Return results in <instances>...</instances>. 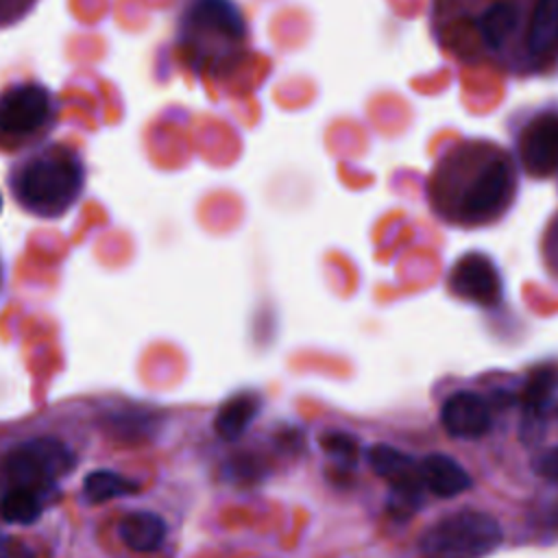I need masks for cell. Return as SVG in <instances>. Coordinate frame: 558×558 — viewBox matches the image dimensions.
<instances>
[{
  "label": "cell",
  "mask_w": 558,
  "mask_h": 558,
  "mask_svg": "<svg viewBox=\"0 0 558 558\" xmlns=\"http://www.w3.org/2000/svg\"><path fill=\"white\" fill-rule=\"evenodd\" d=\"M519 163L495 140L466 137L436 157L425 196L432 214L453 229H484L501 222L519 196Z\"/></svg>",
  "instance_id": "cell-1"
},
{
  "label": "cell",
  "mask_w": 558,
  "mask_h": 558,
  "mask_svg": "<svg viewBox=\"0 0 558 558\" xmlns=\"http://www.w3.org/2000/svg\"><path fill=\"white\" fill-rule=\"evenodd\" d=\"M534 0H432L429 31L462 65L490 63L525 78Z\"/></svg>",
  "instance_id": "cell-2"
},
{
  "label": "cell",
  "mask_w": 558,
  "mask_h": 558,
  "mask_svg": "<svg viewBox=\"0 0 558 558\" xmlns=\"http://www.w3.org/2000/svg\"><path fill=\"white\" fill-rule=\"evenodd\" d=\"M177 48L196 76L220 78L251 50V28L235 0H185L177 13Z\"/></svg>",
  "instance_id": "cell-3"
},
{
  "label": "cell",
  "mask_w": 558,
  "mask_h": 558,
  "mask_svg": "<svg viewBox=\"0 0 558 558\" xmlns=\"http://www.w3.org/2000/svg\"><path fill=\"white\" fill-rule=\"evenodd\" d=\"M17 207L35 218L65 216L83 196L87 168L83 155L70 144L44 142L22 153L7 174Z\"/></svg>",
  "instance_id": "cell-4"
},
{
  "label": "cell",
  "mask_w": 558,
  "mask_h": 558,
  "mask_svg": "<svg viewBox=\"0 0 558 558\" xmlns=\"http://www.w3.org/2000/svg\"><path fill=\"white\" fill-rule=\"evenodd\" d=\"M59 122V100L37 81H20L0 89V150L26 153L48 140Z\"/></svg>",
  "instance_id": "cell-5"
},
{
  "label": "cell",
  "mask_w": 558,
  "mask_h": 558,
  "mask_svg": "<svg viewBox=\"0 0 558 558\" xmlns=\"http://www.w3.org/2000/svg\"><path fill=\"white\" fill-rule=\"evenodd\" d=\"M76 466V453L59 438L37 436L7 449L0 458V480L9 488H26L41 495Z\"/></svg>",
  "instance_id": "cell-6"
},
{
  "label": "cell",
  "mask_w": 558,
  "mask_h": 558,
  "mask_svg": "<svg viewBox=\"0 0 558 558\" xmlns=\"http://www.w3.org/2000/svg\"><path fill=\"white\" fill-rule=\"evenodd\" d=\"M519 168L536 181L558 177V102L523 107L508 120Z\"/></svg>",
  "instance_id": "cell-7"
},
{
  "label": "cell",
  "mask_w": 558,
  "mask_h": 558,
  "mask_svg": "<svg viewBox=\"0 0 558 558\" xmlns=\"http://www.w3.org/2000/svg\"><path fill=\"white\" fill-rule=\"evenodd\" d=\"M504 541L495 517L480 510H460L432 523L418 538L425 558H484Z\"/></svg>",
  "instance_id": "cell-8"
},
{
  "label": "cell",
  "mask_w": 558,
  "mask_h": 558,
  "mask_svg": "<svg viewBox=\"0 0 558 558\" xmlns=\"http://www.w3.org/2000/svg\"><path fill=\"white\" fill-rule=\"evenodd\" d=\"M451 296L477 307H495L504 301V277L497 262L482 251H466L447 270Z\"/></svg>",
  "instance_id": "cell-9"
},
{
  "label": "cell",
  "mask_w": 558,
  "mask_h": 558,
  "mask_svg": "<svg viewBox=\"0 0 558 558\" xmlns=\"http://www.w3.org/2000/svg\"><path fill=\"white\" fill-rule=\"evenodd\" d=\"M366 460L379 477L388 480L392 488V499H390L392 508L403 510L416 504L423 490V477H421V466L410 456H405L403 451L390 445H373L366 451Z\"/></svg>",
  "instance_id": "cell-10"
},
{
  "label": "cell",
  "mask_w": 558,
  "mask_h": 558,
  "mask_svg": "<svg viewBox=\"0 0 558 558\" xmlns=\"http://www.w3.org/2000/svg\"><path fill=\"white\" fill-rule=\"evenodd\" d=\"M558 72V0H534L525 78Z\"/></svg>",
  "instance_id": "cell-11"
},
{
  "label": "cell",
  "mask_w": 558,
  "mask_h": 558,
  "mask_svg": "<svg viewBox=\"0 0 558 558\" xmlns=\"http://www.w3.org/2000/svg\"><path fill=\"white\" fill-rule=\"evenodd\" d=\"M445 429L456 438H477L488 432L490 414L484 399L475 392H453L440 412Z\"/></svg>",
  "instance_id": "cell-12"
},
{
  "label": "cell",
  "mask_w": 558,
  "mask_h": 558,
  "mask_svg": "<svg viewBox=\"0 0 558 558\" xmlns=\"http://www.w3.org/2000/svg\"><path fill=\"white\" fill-rule=\"evenodd\" d=\"M159 427H161V416L144 408L113 410L102 416L105 434L126 445H140L150 440L159 432Z\"/></svg>",
  "instance_id": "cell-13"
},
{
  "label": "cell",
  "mask_w": 558,
  "mask_h": 558,
  "mask_svg": "<svg viewBox=\"0 0 558 558\" xmlns=\"http://www.w3.org/2000/svg\"><path fill=\"white\" fill-rule=\"evenodd\" d=\"M168 525L166 519L150 510H135L120 519L118 536L120 541L137 554H150L159 549L166 541Z\"/></svg>",
  "instance_id": "cell-14"
},
{
  "label": "cell",
  "mask_w": 558,
  "mask_h": 558,
  "mask_svg": "<svg viewBox=\"0 0 558 558\" xmlns=\"http://www.w3.org/2000/svg\"><path fill=\"white\" fill-rule=\"evenodd\" d=\"M264 399L255 390H242L229 397L214 416V432L222 440H238L262 412Z\"/></svg>",
  "instance_id": "cell-15"
},
{
  "label": "cell",
  "mask_w": 558,
  "mask_h": 558,
  "mask_svg": "<svg viewBox=\"0 0 558 558\" xmlns=\"http://www.w3.org/2000/svg\"><path fill=\"white\" fill-rule=\"evenodd\" d=\"M423 484L438 497H456L471 486L469 473L445 453H429L421 462Z\"/></svg>",
  "instance_id": "cell-16"
},
{
  "label": "cell",
  "mask_w": 558,
  "mask_h": 558,
  "mask_svg": "<svg viewBox=\"0 0 558 558\" xmlns=\"http://www.w3.org/2000/svg\"><path fill=\"white\" fill-rule=\"evenodd\" d=\"M140 490V484L111 469H94L83 477V499L100 506L111 499L129 497Z\"/></svg>",
  "instance_id": "cell-17"
},
{
  "label": "cell",
  "mask_w": 558,
  "mask_h": 558,
  "mask_svg": "<svg viewBox=\"0 0 558 558\" xmlns=\"http://www.w3.org/2000/svg\"><path fill=\"white\" fill-rule=\"evenodd\" d=\"M44 514L41 495L26 488H9L0 501V517L7 523L31 525Z\"/></svg>",
  "instance_id": "cell-18"
},
{
  "label": "cell",
  "mask_w": 558,
  "mask_h": 558,
  "mask_svg": "<svg viewBox=\"0 0 558 558\" xmlns=\"http://www.w3.org/2000/svg\"><path fill=\"white\" fill-rule=\"evenodd\" d=\"M320 447L340 466H353L357 460V440L351 434L325 432V434H320Z\"/></svg>",
  "instance_id": "cell-19"
},
{
  "label": "cell",
  "mask_w": 558,
  "mask_h": 558,
  "mask_svg": "<svg viewBox=\"0 0 558 558\" xmlns=\"http://www.w3.org/2000/svg\"><path fill=\"white\" fill-rule=\"evenodd\" d=\"M556 375L551 371H538L525 388V405L530 412H541L543 405L549 401V395L554 390Z\"/></svg>",
  "instance_id": "cell-20"
},
{
  "label": "cell",
  "mask_w": 558,
  "mask_h": 558,
  "mask_svg": "<svg viewBox=\"0 0 558 558\" xmlns=\"http://www.w3.org/2000/svg\"><path fill=\"white\" fill-rule=\"evenodd\" d=\"M541 257L547 275L558 281V211L549 218L541 238Z\"/></svg>",
  "instance_id": "cell-21"
},
{
  "label": "cell",
  "mask_w": 558,
  "mask_h": 558,
  "mask_svg": "<svg viewBox=\"0 0 558 558\" xmlns=\"http://www.w3.org/2000/svg\"><path fill=\"white\" fill-rule=\"evenodd\" d=\"M39 0H0V28L20 24Z\"/></svg>",
  "instance_id": "cell-22"
},
{
  "label": "cell",
  "mask_w": 558,
  "mask_h": 558,
  "mask_svg": "<svg viewBox=\"0 0 558 558\" xmlns=\"http://www.w3.org/2000/svg\"><path fill=\"white\" fill-rule=\"evenodd\" d=\"M227 473L233 477V482H257L266 471L257 458L244 456V458H233Z\"/></svg>",
  "instance_id": "cell-23"
},
{
  "label": "cell",
  "mask_w": 558,
  "mask_h": 558,
  "mask_svg": "<svg viewBox=\"0 0 558 558\" xmlns=\"http://www.w3.org/2000/svg\"><path fill=\"white\" fill-rule=\"evenodd\" d=\"M536 471L547 475V477H551V480H558V447L547 449L545 453L538 456Z\"/></svg>",
  "instance_id": "cell-24"
},
{
  "label": "cell",
  "mask_w": 558,
  "mask_h": 558,
  "mask_svg": "<svg viewBox=\"0 0 558 558\" xmlns=\"http://www.w3.org/2000/svg\"><path fill=\"white\" fill-rule=\"evenodd\" d=\"M4 279H7V270H4V262H2V257H0V292H2V288H4Z\"/></svg>",
  "instance_id": "cell-25"
},
{
  "label": "cell",
  "mask_w": 558,
  "mask_h": 558,
  "mask_svg": "<svg viewBox=\"0 0 558 558\" xmlns=\"http://www.w3.org/2000/svg\"><path fill=\"white\" fill-rule=\"evenodd\" d=\"M0 211H2V194H0Z\"/></svg>",
  "instance_id": "cell-26"
}]
</instances>
